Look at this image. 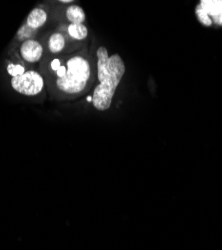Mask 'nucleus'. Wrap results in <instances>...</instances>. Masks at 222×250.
I'll return each mask as SVG.
<instances>
[{"instance_id": "nucleus-9", "label": "nucleus", "mask_w": 222, "mask_h": 250, "mask_svg": "<svg viewBox=\"0 0 222 250\" xmlns=\"http://www.w3.org/2000/svg\"><path fill=\"white\" fill-rule=\"evenodd\" d=\"M68 33L76 40H83L88 35V29L84 24H70L68 26Z\"/></svg>"}, {"instance_id": "nucleus-12", "label": "nucleus", "mask_w": 222, "mask_h": 250, "mask_svg": "<svg viewBox=\"0 0 222 250\" xmlns=\"http://www.w3.org/2000/svg\"><path fill=\"white\" fill-rule=\"evenodd\" d=\"M61 66L60 65V61H59V59H54L52 62H51V68H52V70H54V71H57L58 70V68Z\"/></svg>"}, {"instance_id": "nucleus-5", "label": "nucleus", "mask_w": 222, "mask_h": 250, "mask_svg": "<svg viewBox=\"0 0 222 250\" xmlns=\"http://www.w3.org/2000/svg\"><path fill=\"white\" fill-rule=\"evenodd\" d=\"M47 21V13L42 8L33 9L26 19V25L31 29H37L45 24Z\"/></svg>"}, {"instance_id": "nucleus-2", "label": "nucleus", "mask_w": 222, "mask_h": 250, "mask_svg": "<svg viewBox=\"0 0 222 250\" xmlns=\"http://www.w3.org/2000/svg\"><path fill=\"white\" fill-rule=\"evenodd\" d=\"M90 77V65L82 56H73L66 62V72L56 78V87L65 94H77L83 91Z\"/></svg>"}, {"instance_id": "nucleus-3", "label": "nucleus", "mask_w": 222, "mask_h": 250, "mask_svg": "<svg viewBox=\"0 0 222 250\" xmlns=\"http://www.w3.org/2000/svg\"><path fill=\"white\" fill-rule=\"evenodd\" d=\"M11 86L14 91L24 96H35L42 91L44 80L42 76L34 70H28L24 73L11 78Z\"/></svg>"}, {"instance_id": "nucleus-4", "label": "nucleus", "mask_w": 222, "mask_h": 250, "mask_svg": "<svg viewBox=\"0 0 222 250\" xmlns=\"http://www.w3.org/2000/svg\"><path fill=\"white\" fill-rule=\"evenodd\" d=\"M20 54L22 58L29 63H35L42 57L43 48L38 41L33 39L25 40L20 46Z\"/></svg>"}, {"instance_id": "nucleus-15", "label": "nucleus", "mask_w": 222, "mask_h": 250, "mask_svg": "<svg viewBox=\"0 0 222 250\" xmlns=\"http://www.w3.org/2000/svg\"><path fill=\"white\" fill-rule=\"evenodd\" d=\"M60 2H61V3H71L72 1H71V0H61Z\"/></svg>"}, {"instance_id": "nucleus-7", "label": "nucleus", "mask_w": 222, "mask_h": 250, "mask_svg": "<svg viewBox=\"0 0 222 250\" xmlns=\"http://www.w3.org/2000/svg\"><path fill=\"white\" fill-rule=\"evenodd\" d=\"M66 18L71 24H83L86 16L81 7L78 5H71L66 9Z\"/></svg>"}, {"instance_id": "nucleus-6", "label": "nucleus", "mask_w": 222, "mask_h": 250, "mask_svg": "<svg viewBox=\"0 0 222 250\" xmlns=\"http://www.w3.org/2000/svg\"><path fill=\"white\" fill-rule=\"evenodd\" d=\"M199 5L207 13L211 20L222 13V0H201Z\"/></svg>"}, {"instance_id": "nucleus-1", "label": "nucleus", "mask_w": 222, "mask_h": 250, "mask_svg": "<svg viewBox=\"0 0 222 250\" xmlns=\"http://www.w3.org/2000/svg\"><path fill=\"white\" fill-rule=\"evenodd\" d=\"M97 77L99 84L95 87L92 95L93 106L99 111L109 109L116 88L125 73V64L119 54L108 55L104 46L96 51Z\"/></svg>"}, {"instance_id": "nucleus-11", "label": "nucleus", "mask_w": 222, "mask_h": 250, "mask_svg": "<svg viewBox=\"0 0 222 250\" xmlns=\"http://www.w3.org/2000/svg\"><path fill=\"white\" fill-rule=\"evenodd\" d=\"M7 72H8L12 77H14V76H17V75H20V74L24 73L25 70H24V67H23L22 65H20V64L14 65V64H12V63H9L8 66H7Z\"/></svg>"}, {"instance_id": "nucleus-14", "label": "nucleus", "mask_w": 222, "mask_h": 250, "mask_svg": "<svg viewBox=\"0 0 222 250\" xmlns=\"http://www.w3.org/2000/svg\"><path fill=\"white\" fill-rule=\"evenodd\" d=\"M212 22H214L216 25H219V26H221L222 25V13L218 16V17H216V18H214L213 20H212Z\"/></svg>"}, {"instance_id": "nucleus-13", "label": "nucleus", "mask_w": 222, "mask_h": 250, "mask_svg": "<svg viewBox=\"0 0 222 250\" xmlns=\"http://www.w3.org/2000/svg\"><path fill=\"white\" fill-rule=\"evenodd\" d=\"M66 72V66H60L58 68V70L56 71V74H57V77H62Z\"/></svg>"}, {"instance_id": "nucleus-8", "label": "nucleus", "mask_w": 222, "mask_h": 250, "mask_svg": "<svg viewBox=\"0 0 222 250\" xmlns=\"http://www.w3.org/2000/svg\"><path fill=\"white\" fill-rule=\"evenodd\" d=\"M48 47L51 53H59L65 47V39L62 34L53 33L48 39Z\"/></svg>"}, {"instance_id": "nucleus-10", "label": "nucleus", "mask_w": 222, "mask_h": 250, "mask_svg": "<svg viewBox=\"0 0 222 250\" xmlns=\"http://www.w3.org/2000/svg\"><path fill=\"white\" fill-rule=\"evenodd\" d=\"M195 13H196L198 21H199L201 24H203V25H205V26H210V25L212 24L211 18L207 15V13H206L202 8L200 7L199 4L196 6Z\"/></svg>"}]
</instances>
